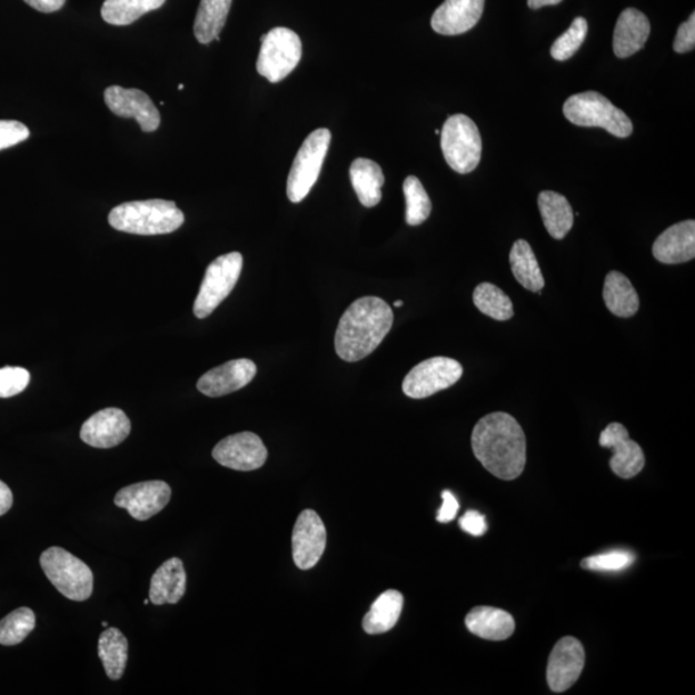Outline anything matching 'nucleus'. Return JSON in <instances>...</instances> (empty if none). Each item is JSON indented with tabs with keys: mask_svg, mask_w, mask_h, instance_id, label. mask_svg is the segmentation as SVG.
I'll return each mask as SVG.
<instances>
[{
	"mask_svg": "<svg viewBox=\"0 0 695 695\" xmlns=\"http://www.w3.org/2000/svg\"><path fill=\"white\" fill-rule=\"evenodd\" d=\"M651 36V22L643 12L627 8L616 23L613 49L618 59H627L643 49Z\"/></svg>",
	"mask_w": 695,
	"mask_h": 695,
	"instance_id": "nucleus-21",
	"label": "nucleus"
},
{
	"mask_svg": "<svg viewBox=\"0 0 695 695\" xmlns=\"http://www.w3.org/2000/svg\"><path fill=\"white\" fill-rule=\"evenodd\" d=\"M440 147L451 169L460 175L471 173L479 166L481 158V137L479 129L466 116L449 117L440 130Z\"/></svg>",
	"mask_w": 695,
	"mask_h": 695,
	"instance_id": "nucleus-6",
	"label": "nucleus"
},
{
	"mask_svg": "<svg viewBox=\"0 0 695 695\" xmlns=\"http://www.w3.org/2000/svg\"><path fill=\"white\" fill-rule=\"evenodd\" d=\"M404 306V301L403 300H396L395 301V307H403Z\"/></svg>",
	"mask_w": 695,
	"mask_h": 695,
	"instance_id": "nucleus-45",
	"label": "nucleus"
},
{
	"mask_svg": "<svg viewBox=\"0 0 695 695\" xmlns=\"http://www.w3.org/2000/svg\"><path fill=\"white\" fill-rule=\"evenodd\" d=\"M149 603H150V599H146V600L143 602V604H145V605H147V604H149Z\"/></svg>",
	"mask_w": 695,
	"mask_h": 695,
	"instance_id": "nucleus-48",
	"label": "nucleus"
},
{
	"mask_svg": "<svg viewBox=\"0 0 695 695\" xmlns=\"http://www.w3.org/2000/svg\"><path fill=\"white\" fill-rule=\"evenodd\" d=\"M460 527L466 534L471 536H484L487 533L485 515L476 510L466 512L460 519Z\"/></svg>",
	"mask_w": 695,
	"mask_h": 695,
	"instance_id": "nucleus-40",
	"label": "nucleus"
},
{
	"mask_svg": "<svg viewBox=\"0 0 695 695\" xmlns=\"http://www.w3.org/2000/svg\"><path fill=\"white\" fill-rule=\"evenodd\" d=\"M564 117L572 125L587 128H603L618 138L633 135V121L608 98L598 92H585L568 98L563 108Z\"/></svg>",
	"mask_w": 695,
	"mask_h": 695,
	"instance_id": "nucleus-4",
	"label": "nucleus"
},
{
	"mask_svg": "<svg viewBox=\"0 0 695 695\" xmlns=\"http://www.w3.org/2000/svg\"><path fill=\"white\" fill-rule=\"evenodd\" d=\"M30 136V130L20 121L0 120V151L19 145Z\"/></svg>",
	"mask_w": 695,
	"mask_h": 695,
	"instance_id": "nucleus-38",
	"label": "nucleus"
},
{
	"mask_svg": "<svg viewBox=\"0 0 695 695\" xmlns=\"http://www.w3.org/2000/svg\"><path fill=\"white\" fill-rule=\"evenodd\" d=\"M635 555L626 550H613L590 556L580 562V567L595 572H618L632 566Z\"/></svg>",
	"mask_w": 695,
	"mask_h": 695,
	"instance_id": "nucleus-36",
	"label": "nucleus"
},
{
	"mask_svg": "<svg viewBox=\"0 0 695 695\" xmlns=\"http://www.w3.org/2000/svg\"><path fill=\"white\" fill-rule=\"evenodd\" d=\"M509 260L515 280L526 290L542 292L545 288V278L535 252L526 240L514 242Z\"/></svg>",
	"mask_w": 695,
	"mask_h": 695,
	"instance_id": "nucleus-28",
	"label": "nucleus"
},
{
	"mask_svg": "<svg viewBox=\"0 0 695 695\" xmlns=\"http://www.w3.org/2000/svg\"><path fill=\"white\" fill-rule=\"evenodd\" d=\"M326 528L320 515L305 510L292 530V559L301 570L312 569L326 549Z\"/></svg>",
	"mask_w": 695,
	"mask_h": 695,
	"instance_id": "nucleus-12",
	"label": "nucleus"
},
{
	"mask_svg": "<svg viewBox=\"0 0 695 695\" xmlns=\"http://www.w3.org/2000/svg\"><path fill=\"white\" fill-rule=\"evenodd\" d=\"M13 505V495L10 487L0 480V517L11 510Z\"/></svg>",
	"mask_w": 695,
	"mask_h": 695,
	"instance_id": "nucleus-43",
	"label": "nucleus"
},
{
	"mask_svg": "<svg viewBox=\"0 0 695 695\" xmlns=\"http://www.w3.org/2000/svg\"><path fill=\"white\" fill-rule=\"evenodd\" d=\"M130 429L132 425L126 413L110 407L89 417L81 427L80 438L88 446L112 448L129 437Z\"/></svg>",
	"mask_w": 695,
	"mask_h": 695,
	"instance_id": "nucleus-17",
	"label": "nucleus"
},
{
	"mask_svg": "<svg viewBox=\"0 0 695 695\" xmlns=\"http://www.w3.org/2000/svg\"><path fill=\"white\" fill-rule=\"evenodd\" d=\"M171 488L166 481H141L121 488L116 496L118 508L126 509L137 520H147L169 504Z\"/></svg>",
	"mask_w": 695,
	"mask_h": 695,
	"instance_id": "nucleus-15",
	"label": "nucleus"
},
{
	"mask_svg": "<svg viewBox=\"0 0 695 695\" xmlns=\"http://www.w3.org/2000/svg\"><path fill=\"white\" fill-rule=\"evenodd\" d=\"M406 198V222L419 226L425 222L431 212V201L419 178L407 177L404 183Z\"/></svg>",
	"mask_w": 695,
	"mask_h": 695,
	"instance_id": "nucleus-34",
	"label": "nucleus"
},
{
	"mask_svg": "<svg viewBox=\"0 0 695 695\" xmlns=\"http://www.w3.org/2000/svg\"><path fill=\"white\" fill-rule=\"evenodd\" d=\"M128 641L120 629L109 627L98 641V656H100L106 675L111 681H120L125 675L128 662Z\"/></svg>",
	"mask_w": 695,
	"mask_h": 695,
	"instance_id": "nucleus-30",
	"label": "nucleus"
},
{
	"mask_svg": "<svg viewBox=\"0 0 695 695\" xmlns=\"http://www.w3.org/2000/svg\"><path fill=\"white\" fill-rule=\"evenodd\" d=\"M186 584L183 562L171 558L151 578L150 602L155 605L177 604L186 594Z\"/></svg>",
	"mask_w": 695,
	"mask_h": 695,
	"instance_id": "nucleus-23",
	"label": "nucleus"
},
{
	"mask_svg": "<svg viewBox=\"0 0 695 695\" xmlns=\"http://www.w3.org/2000/svg\"><path fill=\"white\" fill-rule=\"evenodd\" d=\"M256 375L257 365L250 359H235L203 374L198 381V389L208 397H222L247 387Z\"/></svg>",
	"mask_w": 695,
	"mask_h": 695,
	"instance_id": "nucleus-18",
	"label": "nucleus"
},
{
	"mask_svg": "<svg viewBox=\"0 0 695 695\" xmlns=\"http://www.w3.org/2000/svg\"><path fill=\"white\" fill-rule=\"evenodd\" d=\"M460 363L448 357H433L414 367L407 374L403 389L407 397L423 399L453 387L461 379Z\"/></svg>",
	"mask_w": 695,
	"mask_h": 695,
	"instance_id": "nucleus-10",
	"label": "nucleus"
},
{
	"mask_svg": "<svg viewBox=\"0 0 695 695\" xmlns=\"http://www.w3.org/2000/svg\"><path fill=\"white\" fill-rule=\"evenodd\" d=\"M102 626L103 627H108L109 625H108V623H105V620H103Z\"/></svg>",
	"mask_w": 695,
	"mask_h": 695,
	"instance_id": "nucleus-47",
	"label": "nucleus"
},
{
	"mask_svg": "<svg viewBox=\"0 0 695 695\" xmlns=\"http://www.w3.org/2000/svg\"><path fill=\"white\" fill-rule=\"evenodd\" d=\"M469 632L481 639L503 642L515 632V620L510 613L494 607H476L465 618Z\"/></svg>",
	"mask_w": 695,
	"mask_h": 695,
	"instance_id": "nucleus-22",
	"label": "nucleus"
},
{
	"mask_svg": "<svg viewBox=\"0 0 695 695\" xmlns=\"http://www.w3.org/2000/svg\"><path fill=\"white\" fill-rule=\"evenodd\" d=\"M331 133L329 129L320 128L310 133L302 142L294 160L288 178V198L298 203L305 200L320 177L324 161L329 151Z\"/></svg>",
	"mask_w": 695,
	"mask_h": 695,
	"instance_id": "nucleus-7",
	"label": "nucleus"
},
{
	"mask_svg": "<svg viewBox=\"0 0 695 695\" xmlns=\"http://www.w3.org/2000/svg\"><path fill=\"white\" fill-rule=\"evenodd\" d=\"M47 578L64 598L73 602H85L93 593V574L83 560L77 558L62 547H49L40 556Z\"/></svg>",
	"mask_w": 695,
	"mask_h": 695,
	"instance_id": "nucleus-5",
	"label": "nucleus"
},
{
	"mask_svg": "<svg viewBox=\"0 0 695 695\" xmlns=\"http://www.w3.org/2000/svg\"><path fill=\"white\" fill-rule=\"evenodd\" d=\"M404 595L397 590L383 593L364 618L365 632L370 635L390 632L398 623L404 609Z\"/></svg>",
	"mask_w": 695,
	"mask_h": 695,
	"instance_id": "nucleus-27",
	"label": "nucleus"
},
{
	"mask_svg": "<svg viewBox=\"0 0 695 695\" xmlns=\"http://www.w3.org/2000/svg\"><path fill=\"white\" fill-rule=\"evenodd\" d=\"M471 448L479 463L497 478L517 479L526 468V435L509 414L481 417L471 433Z\"/></svg>",
	"mask_w": 695,
	"mask_h": 695,
	"instance_id": "nucleus-1",
	"label": "nucleus"
},
{
	"mask_svg": "<svg viewBox=\"0 0 695 695\" xmlns=\"http://www.w3.org/2000/svg\"><path fill=\"white\" fill-rule=\"evenodd\" d=\"M585 667V649L575 637H563L550 654L547 683L555 693H563L578 681Z\"/></svg>",
	"mask_w": 695,
	"mask_h": 695,
	"instance_id": "nucleus-14",
	"label": "nucleus"
},
{
	"mask_svg": "<svg viewBox=\"0 0 695 695\" xmlns=\"http://www.w3.org/2000/svg\"><path fill=\"white\" fill-rule=\"evenodd\" d=\"M34 10L43 13L60 11L67 0H23Z\"/></svg>",
	"mask_w": 695,
	"mask_h": 695,
	"instance_id": "nucleus-42",
	"label": "nucleus"
},
{
	"mask_svg": "<svg viewBox=\"0 0 695 695\" xmlns=\"http://www.w3.org/2000/svg\"><path fill=\"white\" fill-rule=\"evenodd\" d=\"M109 224L116 230L133 235H167L185 224V216L173 201H130L113 208Z\"/></svg>",
	"mask_w": 695,
	"mask_h": 695,
	"instance_id": "nucleus-3",
	"label": "nucleus"
},
{
	"mask_svg": "<svg viewBox=\"0 0 695 695\" xmlns=\"http://www.w3.org/2000/svg\"><path fill=\"white\" fill-rule=\"evenodd\" d=\"M394 321V310L387 301L376 297L358 299L340 318L335 350L342 361H361L381 345Z\"/></svg>",
	"mask_w": 695,
	"mask_h": 695,
	"instance_id": "nucleus-2",
	"label": "nucleus"
},
{
	"mask_svg": "<svg viewBox=\"0 0 695 695\" xmlns=\"http://www.w3.org/2000/svg\"><path fill=\"white\" fill-rule=\"evenodd\" d=\"M301 53V40L296 31L272 29L261 37L257 70L271 83H278L298 67Z\"/></svg>",
	"mask_w": 695,
	"mask_h": 695,
	"instance_id": "nucleus-8",
	"label": "nucleus"
},
{
	"mask_svg": "<svg viewBox=\"0 0 695 695\" xmlns=\"http://www.w3.org/2000/svg\"><path fill=\"white\" fill-rule=\"evenodd\" d=\"M244 259L240 252L220 256L211 261L200 286L198 298L195 300L193 314L196 317L207 318L220 302L235 289L242 271Z\"/></svg>",
	"mask_w": 695,
	"mask_h": 695,
	"instance_id": "nucleus-9",
	"label": "nucleus"
},
{
	"mask_svg": "<svg viewBox=\"0 0 695 695\" xmlns=\"http://www.w3.org/2000/svg\"><path fill=\"white\" fill-rule=\"evenodd\" d=\"M178 89H179V91H183L185 86H183V85H179V86H178Z\"/></svg>",
	"mask_w": 695,
	"mask_h": 695,
	"instance_id": "nucleus-46",
	"label": "nucleus"
},
{
	"mask_svg": "<svg viewBox=\"0 0 695 695\" xmlns=\"http://www.w3.org/2000/svg\"><path fill=\"white\" fill-rule=\"evenodd\" d=\"M105 102L116 116L136 119L146 133L155 132L160 127L161 118L157 106L139 89L111 86L105 91Z\"/></svg>",
	"mask_w": 695,
	"mask_h": 695,
	"instance_id": "nucleus-13",
	"label": "nucleus"
},
{
	"mask_svg": "<svg viewBox=\"0 0 695 695\" xmlns=\"http://www.w3.org/2000/svg\"><path fill=\"white\" fill-rule=\"evenodd\" d=\"M486 0H445L431 18V28L441 36H460L481 18Z\"/></svg>",
	"mask_w": 695,
	"mask_h": 695,
	"instance_id": "nucleus-19",
	"label": "nucleus"
},
{
	"mask_svg": "<svg viewBox=\"0 0 695 695\" xmlns=\"http://www.w3.org/2000/svg\"><path fill=\"white\" fill-rule=\"evenodd\" d=\"M588 24L584 18H577L570 28L562 37L555 40L552 47V56L556 61H567L584 44L587 37Z\"/></svg>",
	"mask_w": 695,
	"mask_h": 695,
	"instance_id": "nucleus-35",
	"label": "nucleus"
},
{
	"mask_svg": "<svg viewBox=\"0 0 695 695\" xmlns=\"http://www.w3.org/2000/svg\"><path fill=\"white\" fill-rule=\"evenodd\" d=\"M436 135L439 136L440 135V130L437 129L436 130Z\"/></svg>",
	"mask_w": 695,
	"mask_h": 695,
	"instance_id": "nucleus-49",
	"label": "nucleus"
},
{
	"mask_svg": "<svg viewBox=\"0 0 695 695\" xmlns=\"http://www.w3.org/2000/svg\"><path fill=\"white\" fill-rule=\"evenodd\" d=\"M163 3L166 0H106L101 14L106 22L126 27L143 14L159 10Z\"/></svg>",
	"mask_w": 695,
	"mask_h": 695,
	"instance_id": "nucleus-31",
	"label": "nucleus"
},
{
	"mask_svg": "<svg viewBox=\"0 0 695 695\" xmlns=\"http://www.w3.org/2000/svg\"><path fill=\"white\" fill-rule=\"evenodd\" d=\"M349 175L351 186L363 206L366 208L378 206L384 185V175L379 163L369 159H356L351 162Z\"/></svg>",
	"mask_w": 695,
	"mask_h": 695,
	"instance_id": "nucleus-26",
	"label": "nucleus"
},
{
	"mask_svg": "<svg viewBox=\"0 0 695 695\" xmlns=\"http://www.w3.org/2000/svg\"><path fill=\"white\" fill-rule=\"evenodd\" d=\"M563 0H528V7L530 10H538V8H543L546 6H556L562 3Z\"/></svg>",
	"mask_w": 695,
	"mask_h": 695,
	"instance_id": "nucleus-44",
	"label": "nucleus"
},
{
	"mask_svg": "<svg viewBox=\"0 0 695 695\" xmlns=\"http://www.w3.org/2000/svg\"><path fill=\"white\" fill-rule=\"evenodd\" d=\"M30 383V373L22 367L0 369V398H11L22 394Z\"/></svg>",
	"mask_w": 695,
	"mask_h": 695,
	"instance_id": "nucleus-37",
	"label": "nucleus"
},
{
	"mask_svg": "<svg viewBox=\"0 0 695 695\" xmlns=\"http://www.w3.org/2000/svg\"><path fill=\"white\" fill-rule=\"evenodd\" d=\"M441 498H444V504H441V508L438 512L437 520L439 523L453 522L456 518L457 512H459V502H457V498L453 493H449V490H444Z\"/></svg>",
	"mask_w": 695,
	"mask_h": 695,
	"instance_id": "nucleus-41",
	"label": "nucleus"
},
{
	"mask_svg": "<svg viewBox=\"0 0 695 695\" xmlns=\"http://www.w3.org/2000/svg\"><path fill=\"white\" fill-rule=\"evenodd\" d=\"M695 47V13H692L688 21L681 24L674 42V51L677 53H688Z\"/></svg>",
	"mask_w": 695,
	"mask_h": 695,
	"instance_id": "nucleus-39",
	"label": "nucleus"
},
{
	"mask_svg": "<svg viewBox=\"0 0 695 695\" xmlns=\"http://www.w3.org/2000/svg\"><path fill=\"white\" fill-rule=\"evenodd\" d=\"M473 301L481 314L496 321H508L514 316L512 299L494 284L478 285L474 290Z\"/></svg>",
	"mask_w": 695,
	"mask_h": 695,
	"instance_id": "nucleus-32",
	"label": "nucleus"
},
{
	"mask_svg": "<svg viewBox=\"0 0 695 695\" xmlns=\"http://www.w3.org/2000/svg\"><path fill=\"white\" fill-rule=\"evenodd\" d=\"M212 457L226 468L252 471L266 464L268 451L256 433L242 431L220 440L212 449Z\"/></svg>",
	"mask_w": 695,
	"mask_h": 695,
	"instance_id": "nucleus-11",
	"label": "nucleus"
},
{
	"mask_svg": "<svg viewBox=\"0 0 695 695\" xmlns=\"http://www.w3.org/2000/svg\"><path fill=\"white\" fill-rule=\"evenodd\" d=\"M653 256L664 265H681L695 257V222L684 220L659 235L653 245Z\"/></svg>",
	"mask_w": 695,
	"mask_h": 695,
	"instance_id": "nucleus-20",
	"label": "nucleus"
},
{
	"mask_svg": "<svg viewBox=\"0 0 695 695\" xmlns=\"http://www.w3.org/2000/svg\"><path fill=\"white\" fill-rule=\"evenodd\" d=\"M599 444L604 448L612 449L610 469L619 478H634L644 469L643 449L635 440L629 439L628 430L623 424H609L602 431Z\"/></svg>",
	"mask_w": 695,
	"mask_h": 695,
	"instance_id": "nucleus-16",
	"label": "nucleus"
},
{
	"mask_svg": "<svg viewBox=\"0 0 695 695\" xmlns=\"http://www.w3.org/2000/svg\"><path fill=\"white\" fill-rule=\"evenodd\" d=\"M36 613L22 607L10 613L0 620V644L13 647L22 643L36 628Z\"/></svg>",
	"mask_w": 695,
	"mask_h": 695,
	"instance_id": "nucleus-33",
	"label": "nucleus"
},
{
	"mask_svg": "<svg viewBox=\"0 0 695 695\" xmlns=\"http://www.w3.org/2000/svg\"><path fill=\"white\" fill-rule=\"evenodd\" d=\"M603 298L610 312L620 318H629L641 308V299L628 278L612 271L605 277Z\"/></svg>",
	"mask_w": 695,
	"mask_h": 695,
	"instance_id": "nucleus-25",
	"label": "nucleus"
},
{
	"mask_svg": "<svg viewBox=\"0 0 695 695\" xmlns=\"http://www.w3.org/2000/svg\"><path fill=\"white\" fill-rule=\"evenodd\" d=\"M538 209L542 212L547 232L556 240H563L575 224V212L567 198L554 191L538 195Z\"/></svg>",
	"mask_w": 695,
	"mask_h": 695,
	"instance_id": "nucleus-24",
	"label": "nucleus"
},
{
	"mask_svg": "<svg viewBox=\"0 0 695 695\" xmlns=\"http://www.w3.org/2000/svg\"><path fill=\"white\" fill-rule=\"evenodd\" d=\"M231 6L232 0H201L193 24L195 37L201 44H209L219 38Z\"/></svg>",
	"mask_w": 695,
	"mask_h": 695,
	"instance_id": "nucleus-29",
	"label": "nucleus"
}]
</instances>
